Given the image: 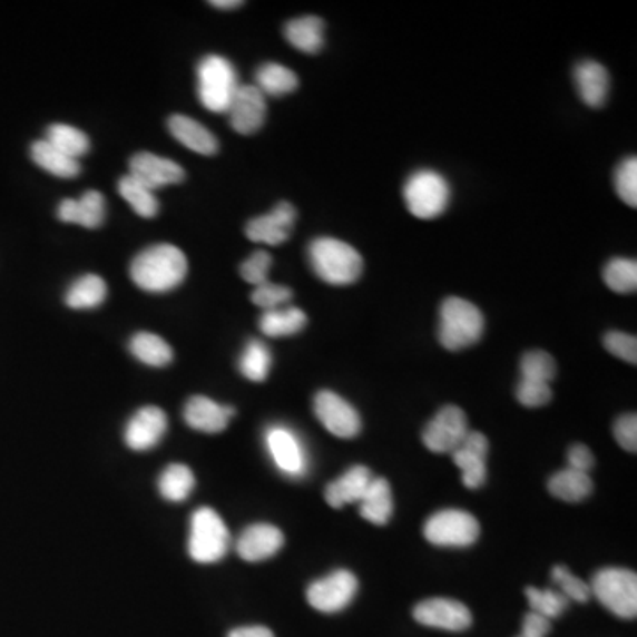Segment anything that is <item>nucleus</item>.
I'll list each match as a JSON object with an SVG mask.
<instances>
[{
  "label": "nucleus",
  "instance_id": "48",
  "mask_svg": "<svg viewBox=\"0 0 637 637\" xmlns=\"http://www.w3.org/2000/svg\"><path fill=\"white\" fill-rule=\"evenodd\" d=\"M551 633V620L530 611L522 620V637H546Z\"/></svg>",
  "mask_w": 637,
  "mask_h": 637
},
{
  "label": "nucleus",
  "instance_id": "5",
  "mask_svg": "<svg viewBox=\"0 0 637 637\" xmlns=\"http://www.w3.org/2000/svg\"><path fill=\"white\" fill-rule=\"evenodd\" d=\"M590 590L612 615L624 620L636 618L637 577L633 570L615 567L599 570L591 579Z\"/></svg>",
  "mask_w": 637,
  "mask_h": 637
},
{
  "label": "nucleus",
  "instance_id": "32",
  "mask_svg": "<svg viewBox=\"0 0 637 637\" xmlns=\"http://www.w3.org/2000/svg\"><path fill=\"white\" fill-rule=\"evenodd\" d=\"M129 353L149 366H167L174 360L173 347L161 336L149 332L137 333L129 341Z\"/></svg>",
  "mask_w": 637,
  "mask_h": 637
},
{
  "label": "nucleus",
  "instance_id": "30",
  "mask_svg": "<svg viewBox=\"0 0 637 637\" xmlns=\"http://www.w3.org/2000/svg\"><path fill=\"white\" fill-rule=\"evenodd\" d=\"M31 156L38 167L43 168L52 176L62 177V179L77 177L82 170L78 159L69 158L65 153L56 149L52 144H48L47 140H38V143L32 144Z\"/></svg>",
  "mask_w": 637,
  "mask_h": 637
},
{
  "label": "nucleus",
  "instance_id": "45",
  "mask_svg": "<svg viewBox=\"0 0 637 637\" xmlns=\"http://www.w3.org/2000/svg\"><path fill=\"white\" fill-rule=\"evenodd\" d=\"M516 396L525 408H542L552 399L551 384L521 380L517 384Z\"/></svg>",
  "mask_w": 637,
  "mask_h": 637
},
{
  "label": "nucleus",
  "instance_id": "26",
  "mask_svg": "<svg viewBox=\"0 0 637 637\" xmlns=\"http://www.w3.org/2000/svg\"><path fill=\"white\" fill-rule=\"evenodd\" d=\"M285 39L296 50L305 53L321 52L324 47V22L317 17H302L287 22Z\"/></svg>",
  "mask_w": 637,
  "mask_h": 637
},
{
  "label": "nucleus",
  "instance_id": "19",
  "mask_svg": "<svg viewBox=\"0 0 637 637\" xmlns=\"http://www.w3.org/2000/svg\"><path fill=\"white\" fill-rule=\"evenodd\" d=\"M284 533L276 526L258 522L243 531L237 540L236 551L243 560L255 564L275 556L284 547Z\"/></svg>",
  "mask_w": 637,
  "mask_h": 637
},
{
  "label": "nucleus",
  "instance_id": "41",
  "mask_svg": "<svg viewBox=\"0 0 637 637\" xmlns=\"http://www.w3.org/2000/svg\"><path fill=\"white\" fill-rule=\"evenodd\" d=\"M615 188L627 206H637V158H625L615 170Z\"/></svg>",
  "mask_w": 637,
  "mask_h": 637
},
{
  "label": "nucleus",
  "instance_id": "23",
  "mask_svg": "<svg viewBox=\"0 0 637 637\" xmlns=\"http://www.w3.org/2000/svg\"><path fill=\"white\" fill-rule=\"evenodd\" d=\"M372 473L365 465H354L350 471H345L339 480L330 483L324 491L327 504L332 509H342L345 504L360 503L366 487L371 486Z\"/></svg>",
  "mask_w": 637,
  "mask_h": 637
},
{
  "label": "nucleus",
  "instance_id": "28",
  "mask_svg": "<svg viewBox=\"0 0 637 637\" xmlns=\"http://www.w3.org/2000/svg\"><path fill=\"white\" fill-rule=\"evenodd\" d=\"M306 326V314L297 306H285L267 311L258 318L261 332L267 336H291L302 332Z\"/></svg>",
  "mask_w": 637,
  "mask_h": 637
},
{
  "label": "nucleus",
  "instance_id": "31",
  "mask_svg": "<svg viewBox=\"0 0 637 637\" xmlns=\"http://www.w3.org/2000/svg\"><path fill=\"white\" fill-rule=\"evenodd\" d=\"M257 89L264 96H285L296 91L300 86L297 75L293 69L285 68L278 62H266L255 74Z\"/></svg>",
  "mask_w": 637,
  "mask_h": 637
},
{
  "label": "nucleus",
  "instance_id": "37",
  "mask_svg": "<svg viewBox=\"0 0 637 637\" xmlns=\"http://www.w3.org/2000/svg\"><path fill=\"white\" fill-rule=\"evenodd\" d=\"M604 282L612 293L630 294L637 288V263L634 258H611L604 267Z\"/></svg>",
  "mask_w": 637,
  "mask_h": 637
},
{
  "label": "nucleus",
  "instance_id": "4",
  "mask_svg": "<svg viewBox=\"0 0 637 637\" xmlns=\"http://www.w3.org/2000/svg\"><path fill=\"white\" fill-rule=\"evenodd\" d=\"M237 89H239V82H237L236 68L225 57L212 53L198 62V99L209 112L227 114Z\"/></svg>",
  "mask_w": 637,
  "mask_h": 637
},
{
  "label": "nucleus",
  "instance_id": "46",
  "mask_svg": "<svg viewBox=\"0 0 637 637\" xmlns=\"http://www.w3.org/2000/svg\"><path fill=\"white\" fill-rule=\"evenodd\" d=\"M612 434L624 450L636 453L637 450V416L634 413L618 418L612 427Z\"/></svg>",
  "mask_w": 637,
  "mask_h": 637
},
{
  "label": "nucleus",
  "instance_id": "43",
  "mask_svg": "<svg viewBox=\"0 0 637 637\" xmlns=\"http://www.w3.org/2000/svg\"><path fill=\"white\" fill-rule=\"evenodd\" d=\"M272 266V255L267 254L266 251H257L246 258L245 263L239 267V273H242L243 281L257 287V285L267 282V275H270Z\"/></svg>",
  "mask_w": 637,
  "mask_h": 637
},
{
  "label": "nucleus",
  "instance_id": "39",
  "mask_svg": "<svg viewBox=\"0 0 637 637\" xmlns=\"http://www.w3.org/2000/svg\"><path fill=\"white\" fill-rule=\"evenodd\" d=\"M526 597L530 602L531 611L543 616L547 620L564 615L565 609L570 606L569 600L556 590H539V588L530 586V588H526Z\"/></svg>",
  "mask_w": 637,
  "mask_h": 637
},
{
  "label": "nucleus",
  "instance_id": "50",
  "mask_svg": "<svg viewBox=\"0 0 637 637\" xmlns=\"http://www.w3.org/2000/svg\"><path fill=\"white\" fill-rule=\"evenodd\" d=\"M209 6L218 9H236L243 6V2L242 0H213V2H209Z\"/></svg>",
  "mask_w": 637,
  "mask_h": 637
},
{
  "label": "nucleus",
  "instance_id": "35",
  "mask_svg": "<svg viewBox=\"0 0 637 637\" xmlns=\"http://www.w3.org/2000/svg\"><path fill=\"white\" fill-rule=\"evenodd\" d=\"M45 140L74 159L87 155L89 147H91L89 137L84 134L82 129L75 128V126L62 125V122L48 126L47 138H45Z\"/></svg>",
  "mask_w": 637,
  "mask_h": 637
},
{
  "label": "nucleus",
  "instance_id": "42",
  "mask_svg": "<svg viewBox=\"0 0 637 637\" xmlns=\"http://www.w3.org/2000/svg\"><path fill=\"white\" fill-rule=\"evenodd\" d=\"M293 300V291L285 285L272 284L267 281L257 285L252 293V303L263 308L264 312L282 308L285 303Z\"/></svg>",
  "mask_w": 637,
  "mask_h": 637
},
{
  "label": "nucleus",
  "instance_id": "21",
  "mask_svg": "<svg viewBox=\"0 0 637 637\" xmlns=\"http://www.w3.org/2000/svg\"><path fill=\"white\" fill-rule=\"evenodd\" d=\"M57 216L66 224L82 225L87 228L101 227L105 222V197L98 190H87L77 200L65 198L57 207Z\"/></svg>",
  "mask_w": 637,
  "mask_h": 637
},
{
  "label": "nucleus",
  "instance_id": "33",
  "mask_svg": "<svg viewBox=\"0 0 637 637\" xmlns=\"http://www.w3.org/2000/svg\"><path fill=\"white\" fill-rule=\"evenodd\" d=\"M194 473L185 464H170L158 478L159 494L173 503L185 501L194 491Z\"/></svg>",
  "mask_w": 637,
  "mask_h": 637
},
{
  "label": "nucleus",
  "instance_id": "20",
  "mask_svg": "<svg viewBox=\"0 0 637 637\" xmlns=\"http://www.w3.org/2000/svg\"><path fill=\"white\" fill-rule=\"evenodd\" d=\"M236 414V410L231 405L216 404L207 396L195 395L185 405V422L194 431L207 432V434H218L227 429L231 418Z\"/></svg>",
  "mask_w": 637,
  "mask_h": 637
},
{
  "label": "nucleus",
  "instance_id": "1",
  "mask_svg": "<svg viewBox=\"0 0 637 637\" xmlns=\"http://www.w3.org/2000/svg\"><path fill=\"white\" fill-rule=\"evenodd\" d=\"M188 258L177 246L153 245L131 261L129 276L146 293H168L185 282Z\"/></svg>",
  "mask_w": 637,
  "mask_h": 637
},
{
  "label": "nucleus",
  "instance_id": "27",
  "mask_svg": "<svg viewBox=\"0 0 637 637\" xmlns=\"http://www.w3.org/2000/svg\"><path fill=\"white\" fill-rule=\"evenodd\" d=\"M547 487H549V492L555 498L567 501V503H579V501L586 500L594 491V482H591L588 473L574 471L570 468L552 474Z\"/></svg>",
  "mask_w": 637,
  "mask_h": 637
},
{
  "label": "nucleus",
  "instance_id": "13",
  "mask_svg": "<svg viewBox=\"0 0 637 637\" xmlns=\"http://www.w3.org/2000/svg\"><path fill=\"white\" fill-rule=\"evenodd\" d=\"M129 176L156 192L164 186L185 182L186 173L182 165L153 153H137L129 159Z\"/></svg>",
  "mask_w": 637,
  "mask_h": 637
},
{
  "label": "nucleus",
  "instance_id": "22",
  "mask_svg": "<svg viewBox=\"0 0 637 637\" xmlns=\"http://www.w3.org/2000/svg\"><path fill=\"white\" fill-rule=\"evenodd\" d=\"M577 92L588 107L600 108L609 95V74L600 62L582 61L574 69Z\"/></svg>",
  "mask_w": 637,
  "mask_h": 637
},
{
  "label": "nucleus",
  "instance_id": "10",
  "mask_svg": "<svg viewBox=\"0 0 637 637\" xmlns=\"http://www.w3.org/2000/svg\"><path fill=\"white\" fill-rule=\"evenodd\" d=\"M468 418L457 405L441 408L423 429L422 441L434 453H452L468 435Z\"/></svg>",
  "mask_w": 637,
  "mask_h": 637
},
{
  "label": "nucleus",
  "instance_id": "7",
  "mask_svg": "<svg viewBox=\"0 0 637 637\" xmlns=\"http://www.w3.org/2000/svg\"><path fill=\"white\" fill-rule=\"evenodd\" d=\"M231 549V533L213 509L195 510L192 516L188 551L197 564H216Z\"/></svg>",
  "mask_w": 637,
  "mask_h": 637
},
{
  "label": "nucleus",
  "instance_id": "2",
  "mask_svg": "<svg viewBox=\"0 0 637 637\" xmlns=\"http://www.w3.org/2000/svg\"><path fill=\"white\" fill-rule=\"evenodd\" d=\"M308 261L321 281L332 285H350L363 272V258L356 248L335 237H317L308 246Z\"/></svg>",
  "mask_w": 637,
  "mask_h": 637
},
{
  "label": "nucleus",
  "instance_id": "29",
  "mask_svg": "<svg viewBox=\"0 0 637 637\" xmlns=\"http://www.w3.org/2000/svg\"><path fill=\"white\" fill-rule=\"evenodd\" d=\"M66 305L75 311L96 308L107 300V284L98 275H84L69 285L66 293Z\"/></svg>",
  "mask_w": 637,
  "mask_h": 637
},
{
  "label": "nucleus",
  "instance_id": "15",
  "mask_svg": "<svg viewBox=\"0 0 637 637\" xmlns=\"http://www.w3.org/2000/svg\"><path fill=\"white\" fill-rule=\"evenodd\" d=\"M266 96L255 86H239L228 107V121L239 135H254L266 121Z\"/></svg>",
  "mask_w": 637,
  "mask_h": 637
},
{
  "label": "nucleus",
  "instance_id": "17",
  "mask_svg": "<svg viewBox=\"0 0 637 637\" xmlns=\"http://www.w3.org/2000/svg\"><path fill=\"white\" fill-rule=\"evenodd\" d=\"M165 432H167V414L156 405H146L129 418L125 441L131 450L146 452L161 441Z\"/></svg>",
  "mask_w": 637,
  "mask_h": 637
},
{
  "label": "nucleus",
  "instance_id": "44",
  "mask_svg": "<svg viewBox=\"0 0 637 637\" xmlns=\"http://www.w3.org/2000/svg\"><path fill=\"white\" fill-rule=\"evenodd\" d=\"M604 345L612 356L620 357L624 362L636 365L637 362V339L629 333L609 332L604 336Z\"/></svg>",
  "mask_w": 637,
  "mask_h": 637
},
{
  "label": "nucleus",
  "instance_id": "49",
  "mask_svg": "<svg viewBox=\"0 0 637 637\" xmlns=\"http://www.w3.org/2000/svg\"><path fill=\"white\" fill-rule=\"evenodd\" d=\"M227 637H275V634L263 625H252V627H239L228 633Z\"/></svg>",
  "mask_w": 637,
  "mask_h": 637
},
{
  "label": "nucleus",
  "instance_id": "51",
  "mask_svg": "<svg viewBox=\"0 0 637 637\" xmlns=\"http://www.w3.org/2000/svg\"><path fill=\"white\" fill-rule=\"evenodd\" d=\"M519 637H522V636H519Z\"/></svg>",
  "mask_w": 637,
  "mask_h": 637
},
{
  "label": "nucleus",
  "instance_id": "11",
  "mask_svg": "<svg viewBox=\"0 0 637 637\" xmlns=\"http://www.w3.org/2000/svg\"><path fill=\"white\" fill-rule=\"evenodd\" d=\"M357 579L350 570H335L324 579L312 582L306 600L321 612H339L353 602L357 594Z\"/></svg>",
  "mask_w": 637,
  "mask_h": 637
},
{
  "label": "nucleus",
  "instance_id": "3",
  "mask_svg": "<svg viewBox=\"0 0 637 637\" xmlns=\"http://www.w3.org/2000/svg\"><path fill=\"white\" fill-rule=\"evenodd\" d=\"M486 330V318L473 303L447 297L440 312V342L448 351H461L477 344Z\"/></svg>",
  "mask_w": 637,
  "mask_h": 637
},
{
  "label": "nucleus",
  "instance_id": "36",
  "mask_svg": "<svg viewBox=\"0 0 637 637\" xmlns=\"http://www.w3.org/2000/svg\"><path fill=\"white\" fill-rule=\"evenodd\" d=\"M119 194L125 198L126 203L131 206L135 213L143 218H155L159 212L158 198L155 192L149 190L143 183L137 182L135 177L125 176L119 179Z\"/></svg>",
  "mask_w": 637,
  "mask_h": 637
},
{
  "label": "nucleus",
  "instance_id": "38",
  "mask_svg": "<svg viewBox=\"0 0 637 637\" xmlns=\"http://www.w3.org/2000/svg\"><path fill=\"white\" fill-rule=\"evenodd\" d=\"M556 378V362L546 351H530L521 360V380L551 384Z\"/></svg>",
  "mask_w": 637,
  "mask_h": 637
},
{
  "label": "nucleus",
  "instance_id": "40",
  "mask_svg": "<svg viewBox=\"0 0 637 637\" xmlns=\"http://www.w3.org/2000/svg\"><path fill=\"white\" fill-rule=\"evenodd\" d=\"M551 576L552 582L560 588L558 591H560L569 602L585 604L590 599V586L586 585L579 577L574 576L564 565H556Z\"/></svg>",
  "mask_w": 637,
  "mask_h": 637
},
{
  "label": "nucleus",
  "instance_id": "47",
  "mask_svg": "<svg viewBox=\"0 0 637 637\" xmlns=\"http://www.w3.org/2000/svg\"><path fill=\"white\" fill-rule=\"evenodd\" d=\"M567 461H569L570 470L581 471V473H588L595 465L594 453H591L590 448L585 447V444H574V447H570Z\"/></svg>",
  "mask_w": 637,
  "mask_h": 637
},
{
  "label": "nucleus",
  "instance_id": "24",
  "mask_svg": "<svg viewBox=\"0 0 637 637\" xmlns=\"http://www.w3.org/2000/svg\"><path fill=\"white\" fill-rule=\"evenodd\" d=\"M168 131L176 138L177 143L188 147L190 151L198 153V155L213 156L218 153V140H216L215 135L192 117L182 116V114L170 117Z\"/></svg>",
  "mask_w": 637,
  "mask_h": 637
},
{
  "label": "nucleus",
  "instance_id": "25",
  "mask_svg": "<svg viewBox=\"0 0 637 637\" xmlns=\"http://www.w3.org/2000/svg\"><path fill=\"white\" fill-rule=\"evenodd\" d=\"M360 516L372 525L384 526L392 519L393 498L392 487L386 478H372L365 494L360 500Z\"/></svg>",
  "mask_w": 637,
  "mask_h": 637
},
{
  "label": "nucleus",
  "instance_id": "14",
  "mask_svg": "<svg viewBox=\"0 0 637 637\" xmlns=\"http://www.w3.org/2000/svg\"><path fill=\"white\" fill-rule=\"evenodd\" d=\"M294 222H296V209L293 204H276L273 212L257 216L246 224V237L261 245L278 246L291 237Z\"/></svg>",
  "mask_w": 637,
  "mask_h": 637
},
{
  "label": "nucleus",
  "instance_id": "16",
  "mask_svg": "<svg viewBox=\"0 0 637 637\" xmlns=\"http://www.w3.org/2000/svg\"><path fill=\"white\" fill-rule=\"evenodd\" d=\"M489 441L482 432H468L464 441L452 452L453 462L462 471V483L468 489H480L487 480Z\"/></svg>",
  "mask_w": 637,
  "mask_h": 637
},
{
  "label": "nucleus",
  "instance_id": "9",
  "mask_svg": "<svg viewBox=\"0 0 637 637\" xmlns=\"http://www.w3.org/2000/svg\"><path fill=\"white\" fill-rule=\"evenodd\" d=\"M314 413L327 432L351 440L362 431V418L350 402L332 390H321L314 399Z\"/></svg>",
  "mask_w": 637,
  "mask_h": 637
},
{
  "label": "nucleus",
  "instance_id": "18",
  "mask_svg": "<svg viewBox=\"0 0 637 637\" xmlns=\"http://www.w3.org/2000/svg\"><path fill=\"white\" fill-rule=\"evenodd\" d=\"M267 450L276 468L291 477H302L306 471V455L302 443L287 427L275 425L266 434Z\"/></svg>",
  "mask_w": 637,
  "mask_h": 637
},
{
  "label": "nucleus",
  "instance_id": "8",
  "mask_svg": "<svg viewBox=\"0 0 637 637\" xmlns=\"http://www.w3.org/2000/svg\"><path fill=\"white\" fill-rule=\"evenodd\" d=\"M423 535L434 546L468 547L473 546L480 537V525L477 517L464 510H441L429 517Z\"/></svg>",
  "mask_w": 637,
  "mask_h": 637
},
{
  "label": "nucleus",
  "instance_id": "34",
  "mask_svg": "<svg viewBox=\"0 0 637 637\" xmlns=\"http://www.w3.org/2000/svg\"><path fill=\"white\" fill-rule=\"evenodd\" d=\"M237 365H239V372L245 375L246 380L254 381V383H263V381L267 380L270 371H272V351L264 342L251 341L245 345Z\"/></svg>",
  "mask_w": 637,
  "mask_h": 637
},
{
  "label": "nucleus",
  "instance_id": "6",
  "mask_svg": "<svg viewBox=\"0 0 637 637\" xmlns=\"http://www.w3.org/2000/svg\"><path fill=\"white\" fill-rule=\"evenodd\" d=\"M405 206L420 220H434L447 212L450 185L435 170H418L404 185Z\"/></svg>",
  "mask_w": 637,
  "mask_h": 637
},
{
  "label": "nucleus",
  "instance_id": "12",
  "mask_svg": "<svg viewBox=\"0 0 637 637\" xmlns=\"http://www.w3.org/2000/svg\"><path fill=\"white\" fill-rule=\"evenodd\" d=\"M413 616L418 624L450 633H462L473 624L470 609L452 599L423 600L414 607Z\"/></svg>",
  "mask_w": 637,
  "mask_h": 637
}]
</instances>
